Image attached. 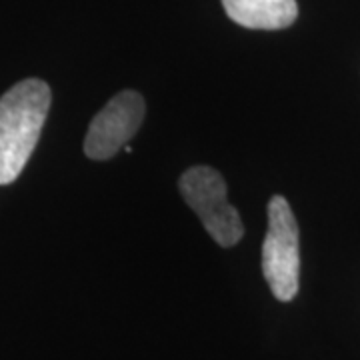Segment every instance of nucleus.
Listing matches in <instances>:
<instances>
[{
	"mask_svg": "<svg viewBox=\"0 0 360 360\" xmlns=\"http://www.w3.org/2000/svg\"><path fill=\"white\" fill-rule=\"evenodd\" d=\"M52 94L39 78H26L0 98V184H13L37 148Z\"/></svg>",
	"mask_w": 360,
	"mask_h": 360,
	"instance_id": "nucleus-1",
	"label": "nucleus"
},
{
	"mask_svg": "<svg viewBox=\"0 0 360 360\" xmlns=\"http://www.w3.org/2000/svg\"><path fill=\"white\" fill-rule=\"evenodd\" d=\"M262 274L274 298L292 300L298 292L300 250L298 224L286 198L276 194L269 202V231L262 243Z\"/></svg>",
	"mask_w": 360,
	"mask_h": 360,
	"instance_id": "nucleus-2",
	"label": "nucleus"
},
{
	"mask_svg": "<svg viewBox=\"0 0 360 360\" xmlns=\"http://www.w3.org/2000/svg\"><path fill=\"white\" fill-rule=\"evenodd\" d=\"M184 202L193 208L217 245L231 248L245 236V224L226 200V180L210 167L188 168L179 180Z\"/></svg>",
	"mask_w": 360,
	"mask_h": 360,
	"instance_id": "nucleus-3",
	"label": "nucleus"
},
{
	"mask_svg": "<svg viewBox=\"0 0 360 360\" xmlns=\"http://www.w3.org/2000/svg\"><path fill=\"white\" fill-rule=\"evenodd\" d=\"M146 104L141 92L116 94L90 122L84 139V155L90 160H108L129 144L141 129Z\"/></svg>",
	"mask_w": 360,
	"mask_h": 360,
	"instance_id": "nucleus-4",
	"label": "nucleus"
},
{
	"mask_svg": "<svg viewBox=\"0 0 360 360\" xmlns=\"http://www.w3.org/2000/svg\"><path fill=\"white\" fill-rule=\"evenodd\" d=\"M232 22L252 30H281L298 16L296 0H222Z\"/></svg>",
	"mask_w": 360,
	"mask_h": 360,
	"instance_id": "nucleus-5",
	"label": "nucleus"
}]
</instances>
